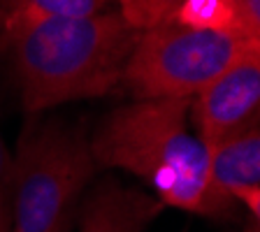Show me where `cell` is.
Instances as JSON below:
<instances>
[{
  "mask_svg": "<svg viewBox=\"0 0 260 232\" xmlns=\"http://www.w3.org/2000/svg\"><path fill=\"white\" fill-rule=\"evenodd\" d=\"M184 0H116V12L130 28L144 32L170 21Z\"/></svg>",
  "mask_w": 260,
  "mask_h": 232,
  "instance_id": "30bf717a",
  "label": "cell"
},
{
  "mask_svg": "<svg viewBox=\"0 0 260 232\" xmlns=\"http://www.w3.org/2000/svg\"><path fill=\"white\" fill-rule=\"evenodd\" d=\"M107 0H0V16L81 19L105 12Z\"/></svg>",
  "mask_w": 260,
  "mask_h": 232,
  "instance_id": "9c48e42d",
  "label": "cell"
},
{
  "mask_svg": "<svg viewBox=\"0 0 260 232\" xmlns=\"http://www.w3.org/2000/svg\"><path fill=\"white\" fill-rule=\"evenodd\" d=\"M98 170H123L162 207L223 221L239 202L211 179V149L190 123V100H130L112 109L88 137Z\"/></svg>",
  "mask_w": 260,
  "mask_h": 232,
  "instance_id": "6da1fadb",
  "label": "cell"
},
{
  "mask_svg": "<svg viewBox=\"0 0 260 232\" xmlns=\"http://www.w3.org/2000/svg\"><path fill=\"white\" fill-rule=\"evenodd\" d=\"M162 209L146 190L105 181L79 205L77 232H144Z\"/></svg>",
  "mask_w": 260,
  "mask_h": 232,
  "instance_id": "8992f818",
  "label": "cell"
},
{
  "mask_svg": "<svg viewBox=\"0 0 260 232\" xmlns=\"http://www.w3.org/2000/svg\"><path fill=\"white\" fill-rule=\"evenodd\" d=\"M0 232H10V209L5 200H0Z\"/></svg>",
  "mask_w": 260,
  "mask_h": 232,
  "instance_id": "5bb4252c",
  "label": "cell"
},
{
  "mask_svg": "<svg viewBox=\"0 0 260 232\" xmlns=\"http://www.w3.org/2000/svg\"><path fill=\"white\" fill-rule=\"evenodd\" d=\"M233 197L239 202V207L253 216V223L260 227V188H239L233 193Z\"/></svg>",
  "mask_w": 260,
  "mask_h": 232,
  "instance_id": "7c38bea8",
  "label": "cell"
},
{
  "mask_svg": "<svg viewBox=\"0 0 260 232\" xmlns=\"http://www.w3.org/2000/svg\"><path fill=\"white\" fill-rule=\"evenodd\" d=\"M0 30L28 114L109 95L140 38L107 10L81 19L0 16Z\"/></svg>",
  "mask_w": 260,
  "mask_h": 232,
  "instance_id": "7a4b0ae2",
  "label": "cell"
},
{
  "mask_svg": "<svg viewBox=\"0 0 260 232\" xmlns=\"http://www.w3.org/2000/svg\"><path fill=\"white\" fill-rule=\"evenodd\" d=\"M95 172L84 128L63 121H30L12 156L10 232H68Z\"/></svg>",
  "mask_w": 260,
  "mask_h": 232,
  "instance_id": "3957f363",
  "label": "cell"
},
{
  "mask_svg": "<svg viewBox=\"0 0 260 232\" xmlns=\"http://www.w3.org/2000/svg\"><path fill=\"white\" fill-rule=\"evenodd\" d=\"M242 232H260V227L255 225V223H251V225H246V227H244Z\"/></svg>",
  "mask_w": 260,
  "mask_h": 232,
  "instance_id": "9a60e30c",
  "label": "cell"
},
{
  "mask_svg": "<svg viewBox=\"0 0 260 232\" xmlns=\"http://www.w3.org/2000/svg\"><path fill=\"white\" fill-rule=\"evenodd\" d=\"M170 21L193 30L244 35L237 0H184Z\"/></svg>",
  "mask_w": 260,
  "mask_h": 232,
  "instance_id": "ba28073f",
  "label": "cell"
},
{
  "mask_svg": "<svg viewBox=\"0 0 260 232\" xmlns=\"http://www.w3.org/2000/svg\"><path fill=\"white\" fill-rule=\"evenodd\" d=\"M237 7L244 35L260 40V0H237Z\"/></svg>",
  "mask_w": 260,
  "mask_h": 232,
  "instance_id": "8fae6325",
  "label": "cell"
},
{
  "mask_svg": "<svg viewBox=\"0 0 260 232\" xmlns=\"http://www.w3.org/2000/svg\"><path fill=\"white\" fill-rule=\"evenodd\" d=\"M190 123L209 149L260 125V40L190 97Z\"/></svg>",
  "mask_w": 260,
  "mask_h": 232,
  "instance_id": "5b68a950",
  "label": "cell"
},
{
  "mask_svg": "<svg viewBox=\"0 0 260 232\" xmlns=\"http://www.w3.org/2000/svg\"><path fill=\"white\" fill-rule=\"evenodd\" d=\"M10 168H12V156L7 153V146L0 137V200L7 202V181H10Z\"/></svg>",
  "mask_w": 260,
  "mask_h": 232,
  "instance_id": "4fadbf2b",
  "label": "cell"
},
{
  "mask_svg": "<svg viewBox=\"0 0 260 232\" xmlns=\"http://www.w3.org/2000/svg\"><path fill=\"white\" fill-rule=\"evenodd\" d=\"M253 42L246 35L205 32L165 21L140 32L121 86L133 100H190Z\"/></svg>",
  "mask_w": 260,
  "mask_h": 232,
  "instance_id": "277c9868",
  "label": "cell"
},
{
  "mask_svg": "<svg viewBox=\"0 0 260 232\" xmlns=\"http://www.w3.org/2000/svg\"><path fill=\"white\" fill-rule=\"evenodd\" d=\"M211 179L228 195L260 188V125L211 149Z\"/></svg>",
  "mask_w": 260,
  "mask_h": 232,
  "instance_id": "52a82bcc",
  "label": "cell"
}]
</instances>
